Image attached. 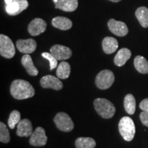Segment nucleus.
Segmentation results:
<instances>
[{
  "mask_svg": "<svg viewBox=\"0 0 148 148\" xmlns=\"http://www.w3.org/2000/svg\"><path fill=\"white\" fill-rule=\"evenodd\" d=\"M71 73V66L66 62H61L58 66L56 75L60 79H66L69 77Z\"/></svg>",
  "mask_w": 148,
  "mask_h": 148,
  "instance_id": "4be33fe9",
  "label": "nucleus"
},
{
  "mask_svg": "<svg viewBox=\"0 0 148 148\" xmlns=\"http://www.w3.org/2000/svg\"><path fill=\"white\" fill-rule=\"evenodd\" d=\"M47 141V137L45 134V130L41 127H38L30 136L29 143L32 146L40 147L45 145Z\"/></svg>",
  "mask_w": 148,
  "mask_h": 148,
  "instance_id": "6e6552de",
  "label": "nucleus"
},
{
  "mask_svg": "<svg viewBox=\"0 0 148 148\" xmlns=\"http://www.w3.org/2000/svg\"><path fill=\"white\" fill-rule=\"evenodd\" d=\"M140 119L144 125L148 127V112L143 111L140 114Z\"/></svg>",
  "mask_w": 148,
  "mask_h": 148,
  "instance_id": "cd10ccee",
  "label": "nucleus"
},
{
  "mask_svg": "<svg viewBox=\"0 0 148 148\" xmlns=\"http://www.w3.org/2000/svg\"><path fill=\"white\" fill-rule=\"evenodd\" d=\"M135 15L140 25L144 28L148 27V8L147 7L141 6L136 9Z\"/></svg>",
  "mask_w": 148,
  "mask_h": 148,
  "instance_id": "aec40b11",
  "label": "nucleus"
},
{
  "mask_svg": "<svg viewBox=\"0 0 148 148\" xmlns=\"http://www.w3.org/2000/svg\"><path fill=\"white\" fill-rule=\"evenodd\" d=\"M33 132L32 122L27 119H22L17 124L16 134L21 137L30 136Z\"/></svg>",
  "mask_w": 148,
  "mask_h": 148,
  "instance_id": "2eb2a0df",
  "label": "nucleus"
},
{
  "mask_svg": "<svg viewBox=\"0 0 148 148\" xmlns=\"http://www.w3.org/2000/svg\"><path fill=\"white\" fill-rule=\"evenodd\" d=\"M16 47L20 52L29 54L36 50V42L32 38H27V39H19L16 42Z\"/></svg>",
  "mask_w": 148,
  "mask_h": 148,
  "instance_id": "ddd939ff",
  "label": "nucleus"
},
{
  "mask_svg": "<svg viewBox=\"0 0 148 148\" xmlns=\"http://www.w3.org/2000/svg\"><path fill=\"white\" fill-rule=\"evenodd\" d=\"M94 107L96 112L104 119H110L116 112V108L113 103L103 98L95 99L94 101Z\"/></svg>",
  "mask_w": 148,
  "mask_h": 148,
  "instance_id": "f03ea898",
  "label": "nucleus"
},
{
  "mask_svg": "<svg viewBox=\"0 0 148 148\" xmlns=\"http://www.w3.org/2000/svg\"><path fill=\"white\" fill-rule=\"evenodd\" d=\"M124 108L127 113L133 114L136 110V100L132 94H127L124 98Z\"/></svg>",
  "mask_w": 148,
  "mask_h": 148,
  "instance_id": "5701e85b",
  "label": "nucleus"
},
{
  "mask_svg": "<svg viewBox=\"0 0 148 148\" xmlns=\"http://www.w3.org/2000/svg\"><path fill=\"white\" fill-rule=\"evenodd\" d=\"M42 56L47 59V60H49V64H50V70H53L56 67H57V66H58V60L51 53L43 52L42 53Z\"/></svg>",
  "mask_w": 148,
  "mask_h": 148,
  "instance_id": "bb28decb",
  "label": "nucleus"
},
{
  "mask_svg": "<svg viewBox=\"0 0 148 148\" xmlns=\"http://www.w3.org/2000/svg\"><path fill=\"white\" fill-rule=\"evenodd\" d=\"M139 107L142 110L148 112V98L143 99V100L140 103Z\"/></svg>",
  "mask_w": 148,
  "mask_h": 148,
  "instance_id": "c85d7f7f",
  "label": "nucleus"
},
{
  "mask_svg": "<svg viewBox=\"0 0 148 148\" xmlns=\"http://www.w3.org/2000/svg\"><path fill=\"white\" fill-rule=\"evenodd\" d=\"M134 65L135 69L140 73H148V61L147 59L141 56H137L134 60Z\"/></svg>",
  "mask_w": 148,
  "mask_h": 148,
  "instance_id": "412c9836",
  "label": "nucleus"
},
{
  "mask_svg": "<svg viewBox=\"0 0 148 148\" xmlns=\"http://www.w3.org/2000/svg\"><path fill=\"white\" fill-rule=\"evenodd\" d=\"M29 5L27 0H13L10 4L5 5L6 12L10 16H16L26 10Z\"/></svg>",
  "mask_w": 148,
  "mask_h": 148,
  "instance_id": "0eeeda50",
  "label": "nucleus"
},
{
  "mask_svg": "<svg viewBox=\"0 0 148 148\" xmlns=\"http://www.w3.org/2000/svg\"><path fill=\"white\" fill-rule=\"evenodd\" d=\"M50 53L58 60H67L72 55V51L69 47L61 45H53L50 49Z\"/></svg>",
  "mask_w": 148,
  "mask_h": 148,
  "instance_id": "f8f14e48",
  "label": "nucleus"
},
{
  "mask_svg": "<svg viewBox=\"0 0 148 148\" xmlns=\"http://www.w3.org/2000/svg\"><path fill=\"white\" fill-rule=\"evenodd\" d=\"M55 8L64 12H73L78 6V0H52Z\"/></svg>",
  "mask_w": 148,
  "mask_h": 148,
  "instance_id": "4468645a",
  "label": "nucleus"
},
{
  "mask_svg": "<svg viewBox=\"0 0 148 148\" xmlns=\"http://www.w3.org/2000/svg\"><path fill=\"white\" fill-rule=\"evenodd\" d=\"M77 148H94L96 143L93 138L90 137H79L75 143Z\"/></svg>",
  "mask_w": 148,
  "mask_h": 148,
  "instance_id": "b1692460",
  "label": "nucleus"
},
{
  "mask_svg": "<svg viewBox=\"0 0 148 148\" xmlns=\"http://www.w3.org/2000/svg\"><path fill=\"white\" fill-rule=\"evenodd\" d=\"M40 85L44 88H52L56 90H60L63 87V84L58 77L51 75L43 76L40 80Z\"/></svg>",
  "mask_w": 148,
  "mask_h": 148,
  "instance_id": "9b49d317",
  "label": "nucleus"
},
{
  "mask_svg": "<svg viewBox=\"0 0 148 148\" xmlns=\"http://www.w3.org/2000/svg\"><path fill=\"white\" fill-rule=\"evenodd\" d=\"M10 140V133L6 125L3 122L0 123V141L3 143H8Z\"/></svg>",
  "mask_w": 148,
  "mask_h": 148,
  "instance_id": "a878e982",
  "label": "nucleus"
},
{
  "mask_svg": "<svg viewBox=\"0 0 148 148\" xmlns=\"http://www.w3.org/2000/svg\"><path fill=\"white\" fill-rule=\"evenodd\" d=\"M114 81V73L110 70L105 69L99 72L95 78V84L99 89L105 90L110 88Z\"/></svg>",
  "mask_w": 148,
  "mask_h": 148,
  "instance_id": "20e7f679",
  "label": "nucleus"
},
{
  "mask_svg": "<svg viewBox=\"0 0 148 148\" xmlns=\"http://www.w3.org/2000/svg\"><path fill=\"white\" fill-rule=\"evenodd\" d=\"M108 1H112V2L116 3V2H119V1H121V0H108Z\"/></svg>",
  "mask_w": 148,
  "mask_h": 148,
  "instance_id": "7c9ffc66",
  "label": "nucleus"
},
{
  "mask_svg": "<svg viewBox=\"0 0 148 148\" xmlns=\"http://www.w3.org/2000/svg\"><path fill=\"white\" fill-rule=\"evenodd\" d=\"M12 1H13V0H5V3L6 5L10 4V3H12Z\"/></svg>",
  "mask_w": 148,
  "mask_h": 148,
  "instance_id": "c756f323",
  "label": "nucleus"
},
{
  "mask_svg": "<svg viewBox=\"0 0 148 148\" xmlns=\"http://www.w3.org/2000/svg\"><path fill=\"white\" fill-rule=\"evenodd\" d=\"M10 93L14 99H25L32 97L35 90L33 86L27 81L23 79H15L10 86Z\"/></svg>",
  "mask_w": 148,
  "mask_h": 148,
  "instance_id": "f257e3e1",
  "label": "nucleus"
},
{
  "mask_svg": "<svg viewBox=\"0 0 148 148\" xmlns=\"http://www.w3.org/2000/svg\"><path fill=\"white\" fill-rule=\"evenodd\" d=\"M119 47L118 41L113 37H105L102 40L103 50L107 54H111L114 53Z\"/></svg>",
  "mask_w": 148,
  "mask_h": 148,
  "instance_id": "f3484780",
  "label": "nucleus"
},
{
  "mask_svg": "<svg viewBox=\"0 0 148 148\" xmlns=\"http://www.w3.org/2000/svg\"><path fill=\"white\" fill-rule=\"evenodd\" d=\"M46 28L47 23L45 20L40 18H36L29 23L27 29L29 34L33 36H36L45 32Z\"/></svg>",
  "mask_w": 148,
  "mask_h": 148,
  "instance_id": "9d476101",
  "label": "nucleus"
},
{
  "mask_svg": "<svg viewBox=\"0 0 148 148\" xmlns=\"http://www.w3.org/2000/svg\"><path fill=\"white\" fill-rule=\"evenodd\" d=\"M120 134L126 141H131L134 137L136 128L133 120L129 116H123L119 123Z\"/></svg>",
  "mask_w": 148,
  "mask_h": 148,
  "instance_id": "7ed1b4c3",
  "label": "nucleus"
},
{
  "mask_svg": "<svg viewBox=\"0 0 148 148\" xmlns=\"http://www.w3.org/2000/svg\"><path fill=\"white\" fill-rule=\"evenodd\" d=\"M109 30L112 34L118 36H125L128 33V28L124 22L116 21L114 18H110L108 21Z\"/></svg>",
  "mask_w": 148,
  "mask_h": 148,
  "instance_id": "1a4fd4ad",
  "label": "nucleus"
},
{
  "mask_svg": "<svg viewBox=\"0 0 148 148\" xmlns=\"http://www.w3.org/2000/svg\"><path fill=\"white\" fill-rule=\"evenodd\" d=\"M0 54L5 58H12L15 55V47L8 36L0 35Z\"/></svg>",
  "mask_w": 148,
  "mask_h": 148,
  "instance_id": "39448f33",
  "label": "nucleus"
},
{
  "mask_svg": "<svg viewBox=\"0 0 148 148\" xmlns=\"http://www.w3.org/2000/svg\"><path fill=\"white\" fill-rule=\"evenodd\" d=\"M51 24L56 28L61 30H68L72 27V21L64 16H56L51 21Z\"/></svg>",
  "mask_w": 148,
  "mask_h": 148,
  "instance_id": "a211bd4d",
  "label": "nucleus"
},
{
  "mask_svg": "<svg viewBox=\"0 0 148 148\" xmlns=\"http://www.w3.org/2000/svg\"><path fill=\"white\" fill-rule=\"evenodd\" d=\"M21 63L29 75H32V76H36L38 75V69L35 67L34 64L33 63L32 59L29 54H25L22 57Z\"/></svg>",
  "mask_w": 148,
  "mask_h": 148,
  "instance_id": "6ab92c4d",
  "label": "nucleus"
},
{
  "mask_svg": "<svg viewBox=\"0 0 148 148\" xmlns=\"http://www.w3.org/2000/svg\"><path fill=\"white\" fill-rule=\"evenodd\" d=\"M132 52L127 48H122L118 51L114 58V63L117 66H122L130 58Z\"/></svg>",
  "mask_w": 148,
  "mask_h": 148,
  "instance_id": "dca6fc26",
  "label": "nucleus"
},
{
  "mask_svg": "<svg viewBox=\"0 0 148 148\" xmlns=\"http://www.w3.org/2000/svg\"><path fill=\"white\" fill-rule=\"evenodd\" d=\"M53 121L58 129L62 132H70L74 127L73 121L65 112H58L55 116Z\"/></svg>",
  "mask_w": 148,
  "mask_h": 148,
  "instance_id": "423d86ee",
  "label": "nucleus"
},
{
  "mask_svg": "<svg viewBox=\"0 0 148 148\" xmlns=\"http://www.w3.org/2000/svg\"><path fill=\"white\" fill-rule=\"evenodd\" d=\"M20 121H21V114H20V112L16 110L12 111L10 112L8 120L9 127L11 129H14L16 125H17Z\"/></svg>",
  "mask_w": 148,
  "mask_h": 148,
  "instance_id": "393cba45",
  "label": "nucleus"
}]
</instances>
